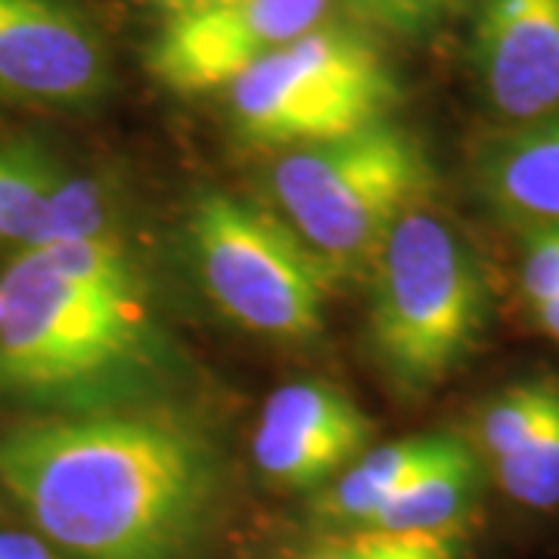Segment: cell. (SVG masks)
<instances>
[{
    "mask_svg": "<svg viewBox=\"0 0 559 559\" xmlns=\"http://www.w3.org/2000/svg\"><path fill=\"white\" fill-rule=\"evenodd\" d=\"M0 488L66 559H202L227 500L209 423L168 401L0 429Z\"/></svg>",
    "mask_w": 559,
    "mask_h": 559,
    "instance_id": "cell-1",
    "label": "cell"
},
{
    "mask_svg": "<svg viewBox=\"0 0 559 559\" xmlns=\"http://www.w3.org/2000/svg\"><path fill=\"white\" fill-rule=\"evenodd\" d=\"M178 355L146 289L72 277L20 249L0 271V395L40 414L165 401Z\"/></svg>",
    "mask_w": 559,
    "mask_h": 559,
    "instance_id": "cell-2",
    "label": "cell"
},
{
    "mask_svg": "<svg viewBox=\"0 0 559 559\" xmlns=\"http://www.w3.org/2000/svg\"><path fill=\"white\" fill-rule=\"evenodd\" d=\"M373 419L352 395L320 380L271 392L252 432L261 479L286 491H320L373 441Z\"/></svg>",
    "mask_w": 559,
    "mask_h": 559,
    "instance_id": "cell-8",
    "label": "cell"
},
{
    "mask_svg": "<svg viewBox=\"0 0 559 559\" xmlns=\"http://www.w3.org/2000/svg\"><path fill=\"white\" fill-rule=\"evenodd\" d=\"M476 178L485 200L503 215L535 227L559 224V112L488 143Z\"/></svg>",
    "mask_w": 559,
    "mask_h": 559,
    "instance_id": "cell-12",
    "label": "cell"
},
{
    "mask_svg": "<svg viewBox=\"0 0 559 559\" xmlns=\"http://www.w3.org/2000/svg\"><path fill=\"white\" fill-rule=\"evenodd\" d=\"M0 559H66L32 532L0 528Z\"/></svg>",
    "mask_w": 559,
    "mask_h": 559,
    "instance_id": "cell-20",
    "label": "cell"
},
{
    "mask_svg": "<svg viewBox=\"0 0 559 559\" xmlns=\"http://www.w3.org/2000/svg\"><path fill=\"white\" fill-rule=\"evenodd\" d=\"M432 183L426 146L389 119L348 138L283 150L271 165V197L333 280L367 274Z\"/></svg>",
    "mask_w": 559,
    "mask_h": 559,
    "instance_id": "cell-4",
    "label": "cell"
},
{
    "mask_svg": "<svg viewBox=\"0 0 559 559\" xmlns=\"http://www.w3.org/2000/svg\"><path fill=\"white\" fill-rule=\"evenodd\" d=\"M457 432H423V436L385 441L377 448L370 444L348 469H342L330 485L314 491L308 507L314 532L360 528L417 473L444 457L457 444Z\"/></svg>",
    "mask_w": 559,
    "mask_h": 559,
    "instance_id": "cell-11",
    "label": "cell"
},
{
    "mask_svg": "<svg viewBox=\"0 0 559 559\" xmlns=\"http://www.w3.org/2000/svg\"><path fill=\"white\" fill-rule=\"evenodd\" d=\"M60 175V159L38 140L0 138V246L32 242Z\"/></svg>",
    "mask_w": 559,
    "mask_h": 559,
    "instance_id": "cell-14",
    "label": "cell"
},
{
    "mask_svg": "<svg viewBox=\"0 0 559 559\" xmlns=\"http://www.w3.org/2000/svg\"><path fill=\"white\" fill-rule=\"evenodd\" d=\"M333 0H224L168 13L146 50L150 75L180 97L227 91L264 57L326 22Z\"/></svg>",
    "mask_w": 559,
    "mask_h": 559,
    "instance_id": "cell-7",
    "label": "cell"
},
{
    "mask_svg": "<svg viewBox=\"0 0 559 559\" xmlns=\"http://www.w3.org/2000/svg\"><path fill=\"white\" fill-rule=\"evenodd\" d=\"M473 69L500 119L532 124L559 112V0H479Z\"/></svg>",
    "mask_w": 559,
    "mask_h": 559,
    "instance_id": "cell-10",
    "label": "cell"
},
{
    "mask_svg": "<svg viewBox=\"0 0 559 559\" xmlns=\"http://www.w3.org/2000/svg\"><path fill=\"white\" fill-rule=\"evenodd\" d=\"M224 97L246 143L299 150L385 121L401 87L373 40L323 22L252 66Z\"/></svg>",
    "mask_w": 559,
    "mask_h": 559,
    "instance_id": "cell-5",
    "label": "cell"
},
{
    "mask_svg": "<svg viewBox=\"0 0 559 559\" xmlns=\"http://www.w3.org/2000/svg\"><path fill=\"white\" fill-rule=\"evenodd\" d=\"M289 559H460L454 532H314Z\"/></svg>",
    "mask_w": 559,
    "mask_h": 559,
    "instance_id": "cell-16",
    "label": "cell"
},
{
    "mask_svg": "<svg viewBox=\"0 0 559 559\" xmlns=\"http://www.w3.org/2000/svg\"><path fill=\"white\" fill-rule=\"evenodd\" d=\"M106 81L103 38L72 0H0V91L47 106H91Z\"/></svg>",
    "mask_w": 559,
    "mask_h": 559,
    "instance_id": "cell-9",
    "label": "cell"
},
{
    "mask_svg": "<svg viewBox=\"0 0 559 559\" xmlns=\"http://www.w3.org/2000/svg\"><path fill=\"white\" fill-rule=\"evenodd\" d=\"M187 246L221 314L271 340L318 336L333 277L286 221L212 190L190 209Z\"/></svg>",
    "mask_w": 559,
    "mask_h": 559,
    "instance_id": "cell-6",
    "label": "cell"
},
{
    "mask_svg": "<svg viewBox=\"0 0 559 559\" xmlns=\"http://www.w3.org/2000/svg\"><path fill=\"white\" fill-rule=\"evenodd\" d=\"M481 488V457L473 441L463 436L457 444L429 463L423 473L407 481L401 491L382 503L380 510L364 522L360 528L373 532H454Z\"/></svg>",
    "mask_w": 559,
    "mask_h": 559,
    "instance_id": "cell-13",
    "label": "cell"
},
{
    "mask_svg": "<svg viewBox=\"0 0 559 559\" xmlns=\"http://www.w3.org/2000/svg\"><path fill=\"white\" fill-rule=\"evenodd\" d=\"M367 345L385 382L417 399L451 380L491 320L479 252L451 221L419 205L367 271Z\"/></svg>",
    "mask_w": 559,
    "mask_h": 559,
    "instance_id": "cell-3",
    "label": "cell"
},
{
    "mask_svg": "<svg viewBox=\"0 0 559 559\" xmlns=\"http://www.w3.org/2000/svg\"><path fill=\"white\" fill-rule=\"evenodd\" d=\"M156 3L165 13H180V10H193V7H209V3H224V0H146Z\"/></svg>",
    "mask_w": 559,
    "mask_h": 559,
    "instance_id": "cell-22",
    "label": "cell"
},
{
    "mask_svg": "<svg viewBox=\"0 0 559 559\" xmlns=\"http://www.w3.org/2000/svg\"><path fill=\"white\" fill-rule=\"evenodd\" d=\"M498 488L525 510L559 507V407L528 441L507 457L488 463Z\"/></svg>",
    "mask_w": 559,
    "mask_h": 559,
    "instance_id": "cell-17",
    "label": "cell"
},
{
    "mask_svg": "<svg viewBox=\"0 0 559 559\" xmlns=\"http://www.w3.org/2000/svg\"><path fill=\"white\" fill-rule=\"evenodd\" d=\"M532 314H535V320H538L540 330H544V333L559 345V299L532 308Z\"/></svg>",
    "mask_w": 559,
    "mask_h": 559,
    "instance_id": "cell-21",
    "label": "cell"
},
{
    "mask_svg": "<svg viewBox=\"0 0 559 559\" xmlns=\"http://www.w3.org/2000/svg\"><path fill=\"white\" fill-rule=\"evenodd\" d=\"M355 10L399 35H419L454 16L463 0H352Z\"/></svg>",
    "mask_w": 559,
    "mask_h": 559,
    "instance_id": "cell-19",
    "label": "cell"
},
{
    "mask_svg": "<svg viewBox=\"0 0 559 559\" xmlns=\"http://www.w3.org/2000/svg\"><path fill=\"white\" fill-rule=\"evenodd\" d=\"M559 407V380L538 377V380L513 382L498 399L485 404L476 419V451L481 460L495 463L516 451L528 441Z\"/></svg>",
    "mask_w": 559,
    "mask_h": 559,
    "instance_id": "cell-15",
    "label": "cell"
},
{
    "mask_svg": "<svg viewBox=\"0 0 559 559\" xmlns=\"http://www.w3.org/2000/svg\"><path fill=\"white\" fill-rule=\"evenodd\" d=\"M520 280L522 296L532 308L559 299V224H540L528 234Z\"/></svg>",
    "mask_w": 559,
    "mask_h": 559,
    "instance_id": "cell-18",
    "label": "cell"
}]
</instances>
